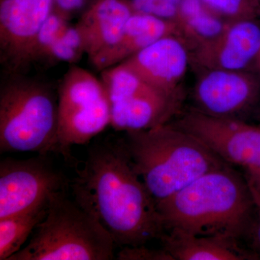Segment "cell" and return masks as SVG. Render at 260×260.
Here are the masks:
<instances>
[{
	"label": "cell",
	"mask_w": 260,
	"mask_h": 260,
	"mask_svg": "<svg viewBox=\"0 0 260 260\" xmlns=\"http://www.w3.org/2000/svg\"><path fill=\"white\" fill-rule=\"evenodd\" d=\"M71 187L75 200L93 214L116 245H144L160 239L156 202L136 172L123 139L95 143Z\"/></svg>",
	"instance_id": "1"
},
{
	"label": "cell",
	"mask_w": 260,
	"mask_h": 260,
	"mask_svg": "<svg viewBox=\"0 0 260 260\" xmlns=\"http://www.w3.org/2000/svg\"><path fill=\"white\" fill-rule=\"evenodd\" d=\"M156 207L164 233L239 240L252 228L255 204L247 181L227 165L198 178Z\"/></svg>",
	"instance_id": "2"
},
{
	"label": "cell",
	"mask_w": 260,
	"mask_h": 260,
	"mask_svg": "<svg viewBox=\"0 0 260 260\" xmlns=\"http://www.w3.org/2000/svg\"><path fill=\"white\" fill-rule=\"evenodd\" d=\"M133 167L157 203L226 162L174 124L126 132L123 139Z\"/></svg>",
	"instance_id": "3"
},
{
	"label": "cell",
	"mask_w": 260,
	"mask_h": 260,
	"mask_svg": "<svg viewBox=\"0 0 260 260\" xmlns=\"http://www.w3.org/2000/svg\"><path fill=\"white\" fill-rule=\"evenodd\" d=\"M115 245L100 220L61 191L49 198L28 244L8 260H110Z\"/></svg>",
	"instance_id": "4"
},
{
	"label": "cell",
	"mask_w": 260,
	"mask_h": 260,
	"mask_svg": "<svg viewBox=\"0 0 260 260\" xmlns=\"http://www.w3.org/2000/svg\"><path fill=\"white\" fill-rule=\"evenodd\" d=\"M0 152L59 153L58 95L47 84L8 73L0 88Z\"/></svg>",
	"instance_id": "5"
},
{
	"label": "cell",
	"mask_w": 260,
	"mask_h": 260,
	"mask_svg": "<svg viewBox=\"0 0 260 260\" xmlns=\"http://www.w3.org/2000/svg\"><path fill=\"white\" fill-rule=\"evenodd\" d=\"M57 95L59 153L70 160L72 146L86 144L110 125L112 108L102 80L78 66L66 72Z\"/></svg>",
	"instance_id": "6"
},
{
	"label": "cell",
	"mask_w": 260,
	"mask_h": 260,
	"mask_svg": "<svg viewBox=\"0 0 260 260\" xmlns=\"http://www.w3.org/2000/svg\"><path fill=\"white\" fill-rule=\"evenodd\" d=\"M39 154L24 160L0 162V219L22 213L66 191L70 182L48 158Z\"/></svg>",
	"instance_id": "7"
},
{
	"label": "cell",
	"mask_w": 260,
	"mask_h": 260,
	"mask_svg": "<svg viewBox=\"0 0 260 260\" xmlns=\"http://www.w3.org/2000/svg\"><path fill=\"white\" fill-rule=\"evenodd\" d=\"M174 125L194 137L226 164L246 169L260 168V127L197 109L184 114Z\"/></svg>",
	"instance_id": "8"
},
{
	"label": "cell",
	"mask_w": 260,
	"mask_h": 260,
	"mask_svg": "<svg viewBox=\"0 0 260 260\" xmlns=\"http://www.w3.org/2000/svg\"><path fill=\"white\" fill-rule=\"evenodd\" d=\"M54 0H1L0 56L9 73L30 64L38 34L53 13Z\"/></svg>",
	"instance_id": "9"
},
{
	"label": "cell",
	"mask_w": 260,
	"mask_h": 260,
	"mask_svg": "<svg viewBox=\"0 0 260 260\" xmlns=\"http://www.w3.org/2000/svg\"><path fill=\"white\" fill-rule=\"evenodd\" d=\"M195 85L197 110L218 117L236 118L257 99V80L244 71L203 70Z\"/></svg>",
	"instance_id": "10"
},
{
	"label": "cell",
	"mask_w": 260,
	"mask_h": 260,
	"mask_svg": "<svg viewBox=\"0 0 260 260\" xmlns=\"http://www.w3.org/2000/svg\"><path fill=\"white\" fill-rule=\"evenodd\" d=\"M191 61V51L181 38L158 39L123 61L145 82L167 95H182L179 85Z\"/></svg>",
	"instance_id": "11"
},
{
	"label": "cell",
	"mask_w": 260,
	"mask_h": 260,
	"mask_svg": "<svg viewBox=\"0 0 260 260\" xmlns=\"http://www.w3.org/2000/svg\"><path fill=\"white\" fill-rule=\"evenodd\" d=\"M260 53V25L255 19L233 20L220 35L191 51L202 70L244 71Z\"/></svg>",
	"instance_id": "12"
},
{
	"label": "cell",
	"mask_w": 260,
	"mask_h": 260,
	"mask_svg": "<svg viewBox=\"0 0 260 260\" xmlns=\"http://www.w3.org/2000/svg\"><path fill=\"white\" fill-rule=\"evenodd\" d=\"M133 14L126 0H96L75 25L90 61L119 41Z\"/></svg>",
	"instance_id": "13"
},
{
	"label": "cell",
	"mask_w": 260,
	"mask_h": 260,
	"mask_svg": "<svg viewBox=\"0 0 260 260\" xmlns=\"http://www.w3.org/2000/svg\"><path fill=\"white\" fill-rule=\"evenodd\" d=\"M182 95L157 90L135 94L111 104V126L117 131H140L167 124L179 112Z\"/></svg>",
	"instance_id": "14"
},
{
	"label": "cell",
	"mask_w": 260,
	"mask_h": 260,
	"mask_svg": "<svg viewBox=\"0 0 260 260\" xmlns=\"http://www.w3.org/2000/svg\"><path fill=\"white\" fill-rule=\"evenodd\" d=\"M169 36L181 38L175 24L152 15L133 13L116 44L90 62L102 72L120 64L158 39Z\"/></svg>",
	"instance_id": "15"
},
{
	"label": "cell",
	"mask_w": 260,
	"mask_h": 260,
	"mask_svg": "<svg viewBox=\"0 0 260 260\" xmlns=\"http://www.w3.org/2000/svg\"><path fill=\"white\" fill-rule=\"evenodd\" d=\"M162 249L174 260H249L258 259L255 253L243 249L234 238L196 236L185 233L165 232L160 239Z\"/></svg>",
	"instance_id": "16"
},
{
	"label": "cell",
	"mask_w": 260,
	"mask_h": 260,
	"mask_svg": "<svg viewBox=\"0 0 260 260\" xmlns=\"http://www.w3.org/2000/svg\"><path fill=\"white\" fill-rule=\"evenodd\" d=\"M49 200L22 213L0 219V260L9 259L23 248L47 215Z\"/></svg>",
	"instance_id": "17"
},
{
	"label": "cell",
	"mask_w": 260,
	"mask_h": 260,
	"mask_svg": "<svg viewBox=\"0 0 260 260\" xmlns=\"http://www.w3.org/2000/svg\"><path fill=\"white\" fill-rule=\"evenodd\" d=\"M230 22L204 5L194 11L179 15L177 26L181 39L192 51L220 35Z\"/></svg>",
	"instance_id": "18"
},
{
	"label": "cell",
	"mask_w": 260,
	"mask_h": 260,
	"mask_svg": "<svg viewBox=\"0 0 260 260\" xmlns=\"http://www.w3.org/2000/svg\"><path fill=\"white\" fill-rule=\"evenodd\" d=\"M68 20L60 15L52 13L38 34L30 56V64L47 59L53 44L68 28Z\"/></svg>",
	"instance_id": "19"
},
{
	"label": "cell",
	"mask_w": 260,
	"mask_h": 260,
	"mask_svg": "<svg viewBox=\"0 0 260 260\" xmlns=\"http://www.w3.org/2000/svg\"><path fill=\"white\" fill-rule=\"evenodd\" d=\"M209 9L228 20L256 19L260 15L258 0H200Z\"/></svg>",
	"instance_id": "20"
},
{
	"label": "cell",
	"mask_w": 260,
	"mask_h": 260,
	"mask_svg": "<svg viewBox=\"0 0 260 260\" xmlns=\"http://www.w3.org/2000/svg\"><path fill=\"white\" fill-rule=\"evenodd\" d=\"M133 13L152 15L177 25L178 8L166 0H126Z\"/></svg>",
	"instance_id": "21"
},
{
	"label": "cell",
	"mask_w": 260,
	"mask_h": 260,
	"mask_svg": "<svg viewBox=\"0 0 260 260\" xmlns=\"http://www.w3.org/2000/svg\"><path fill=\"white\" fill-rule=\"evenodd\" d=\"M119 260H174L164 249H153L144 245L123 246L118 252Z\"/></svg>",
	"instance_id": "22"
},
{
	"label": "cell",
	"mask_w": 260,
	"mask_h": 260,
	"mask_svg": "<svg viewBox=\"0 0 260 260\" xmlns=\"http://www.w3.org/2000/svg\"><path fill=\"white\" fill-rule=\"evenodd\" d=\"M85 0H54V8L56 14L68 20L72 13L83 7Z\"/></svg>",
	"instance_id": "23"
},
{
	"label": "cell",
	"mask_w": 260,
	"mask_h": 260,
	"mask_svg": "<svg viewBox=\"0 0 260 260\" xmlns=\"http://www.w3.org/2000/svg\"><path fill=\"white\" fill-rule=\"evenodd\" d=\"M246 170V181L253 200L260 203V168H251Z\"/></svg>",
	"instance_id": "24"
},
{
	"label": "cell",
	"mask_w": 260,
	"mask_h": 260,
	"mask_svg": "<svg viewBox=\"0 0 260 260\" xmlns=\"http://www.w3.org/2000/svg\"><path fill=\"white\" fill-rule=\"evenodd\" d=\"M255 208L257 211V218L256 221L253 224L251 228V236H252L253 246L255 251V254L258 257H260V203L257 201H254Z\"/></svg>",
	"instance_id": "25"
},
{
	"label": "cell",
	"mask_w": 260,
	"mask_h": 260,
	"mask_svg": "<svg viewBox=\"0 0 260 260\" xmlns=\"http://www.w3.org/2000/svg\"><path fill=\"white\" fill-rule=\"evenodd\" d=\"M258 59H259V65H260V53H259V56H258Z\"/></svg>",
	"instance_id": "26"
},
{
	"label": "cell",
	"mask_w": 260,
	"mask_h": 260,
	"mask_svg": "<svg viewBox=\"0 0 260 260\" xmlns=\"http://www.w3.org/2000/svg\"><path fill=\"white\" fill-rule=\"evenodd\" d=\"M258 3H259V8H260V0H258Z\"/></svg>",
	"instance_id": "27"
}]
</instances>
